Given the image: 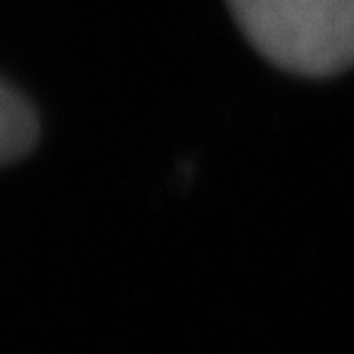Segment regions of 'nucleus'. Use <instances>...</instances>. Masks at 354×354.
Returning a JSON list of instances; mask_svg holds the SVG:
<instances>
[{
	"label": "nucleus",
	"mask_w": 354,
	"mask_h": 354,
	"mask_svg": "<svg viewBox=\"0 0 354 354\" xmlns=\"http://www.w3.org/2000/svg\"><path fill=\"white\" fill-rule=\"evenodd\" d=\"M249 44L288 74L327 79L354 66V0H227Z\"/></svg>",
	"instance_id": "nucleus-1"
},
{
	"label": "nucleus",
	"mask_w": 354,
	"mask_h": 354,
	"mask_svg": "<svg viewBox=\"0 0 354 354\" xmlns=\"http://www.w3.org/2000/svg\"><path fill=\"white\" fill-rule=\"evenodd\" d=\"M42 121L32 101L3 79L0 86V162H12L28 158L39 143Z\"/></svg>",
	"instance_id": "nucleus-2"
}]
</instances>
